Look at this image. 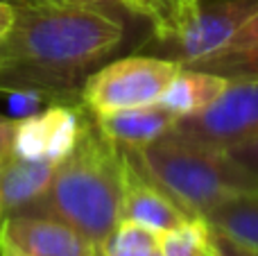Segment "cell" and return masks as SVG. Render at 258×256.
I'll return each instance as SVG.
<instances>
[{
    "label": "cell",
    "instance_id": "obj_1",
    "mask_svg": "<svg viewBox=\"0 0 258 256\" xmlns=\"http://www.w3.org/2000/svg\"><path fill=\"white\" fill-rule=\"evenodd\" d=\"M122 36V23L98 5H18L0 39V91L75 102L89 71Z\"/></svg>",
    "mask_w": 258,
    "mask_h": 256
},
{
    "label": "cell",
    "instance_id": "obj_2",
    "mask_svg": "<svg viewBox=\"0 0 258 256\" xmlns=\"http://www.w3.org/2000/svg\"><path fill=\"white\" fill-rule=\"evenodd\" d=\"M125 152L111 143L91 120L80 143L57 163L45 193L21 213L61 220L102 247L120 222Z\"/></svg>",
    "mask_w": 258,
    "mask_h": 256
},
{
    "label": "cell",
    "instance_id": "obj_3",
    "mask_svg": "<svg viewBox=\"0 0 258 256\" xmlns=\"http://www.w3.org/2000/svg\"><path fill=\"white\" fill-rule=\"evenodd\" d=\"M192 216L206 218L240 193H258V177L229 152L168 132L143 150H122Z\"/></svg>",
    "mask_w": 258,
    "mask_h": 256
},
{
    "label": "cell",
    "instance_id": "obj_4",
    "mask_svg": "<svg viewBox=\"0 0 258 256\" xmlns=\"http://www.w3.org/2000/svg\"><path fill=\"white\" fill-rule=\"evenodd\" d=\"M181 63L154 54H132L91 73L82 84V104L93 116L156 104Z\"/></svg>",
    "mask_w": 258,
    "mask_h": 256
},
{
    "label": "cell",
    "instance_id": "obj_5",
    "mask_svg": "<svg viewBox=\"0 0 258 256\" xmlns=\"http://www.w3.org/2000/svg\"><path fill=\"white\" fill-rule=\"evenodd\" d=\"M174 134L231 152L258 139V82H229L218 100L195 116L179 118Z\"/></svg>",
    "mask_w": 258,
    "mask_h": 256
},
{
    "label": "cell",
    "instance_id": "obj_6",
    "mask_svg": "<svg viewBox=\"0 0 258 256\" xmlns=\"http://www.w3.org/2000/svg\"><path fill=\"white\" fill-rule=\"evenodd\" d=\"M254 14H258V0H202L195 23L183 34L174 39H154L141 50L186 66L220 52Z\"/></svg>",
    "mask_w": 258,
    "mask_h": 256
},
{
    "label": "cell",
    "instance_id": "obj_7",
    "mask_svg": "<svg viewBox=\"0 0 258 256\" xmlns=\"http://www.w3.org/2000/svg\"><path fill=\"white\" fill-rule=\"evenodd\" d=\"M91 120L82 102H52L45 111L16 120L12 152L23 159L59 163L75 150Z\"/></svg>",
    "mask_w": 258,
    "mask_h": 256
},
{
    "label": "cell",
    "instance_id": "obj_8",
    "mask_svg": "<svg viewBox=\"0 0 258 256\" xmlns=\"http://www.w3.org/2000/svg\"><path fill=\"white\" fill-rule=\"evenodd\" d=\"M0 256H100V247L61 220L12 213L0 220Z\"/></svg>",
    "mask_w": 258,
    "mask_h": 256
},
{
    "label": "cell",
    "instance_id": "obj_9",
    "mask_svg": "<svg viewBox=\"0 0 258 256\" xmlns=\"http://www.w3.org/2000/svg\"><path fill=\"white\" fill-rule=\"evenodd\" d=\"M192 218L197 216H192L186 207H181L154 177H150V172L143 170L125 152L120 222H136L156 234H165V231L190 222Z\"/></svg>",
    "mask_w": 258,
    "mask_h": 256
},
{
    "label": "cell",
    "instance_id": "obj_10",
    "mask_svg": "<svg viewBox=\"0 0 258 256\" xmlns=\"http://www.w3.org/2000/svg\"><path fill=\"white\" fill-rule=\"evenodd\" d=\"M98 130L120 150H143L172 132L179 118L165 107L147 104V107L122 109V111L93 116Z\"/></svg>",
    "mask_w": 258,
    "mask_h": 256
},
{
    "label": "cell",
    "instance_id": "obj_11",
    "mask_svg": "<svg viewBox=\"0 0 258 256\" xmlns=\"http://www.w3.org/2000/svg\"><path fill=\"white\" fill-rule=\"evenodd\" d=\"M57 163L23 159L9 150L0 159V220L21 213L45 193Z\"/></svg>",
    "mask_w": 258,
    "mask_h": 256
},
{
    "label": "cell",
    "instance_id": "obj_12",
    "mask_svg": "<svg viewBox=\"0 0 258 256\" xmlns=\"http://www.w3.org/2000/svg\"><path fill=\"white\" fill-rule=\"evenodd\" d=\"M227 86L229 80H224V77L181 66V71L174 75L165 93L161 95L159 104L168 109L170 113H174L177 118L195 116V113L204 111L206 107H211Z\"/></svg>",
    "mask_w": 258,
    "mask_h": 256
},
{
    "label": "cell",
    "instance_id": "obj_13",
    "mask_svg": "<svg viewBox=\"0 0 258 256\" xmlns=\"http://www.w3.org/2000/svg\"><path fill=\"white\" fill-rule=\"evenodd\" d=\"M202 0H125L122 7L147 18L154 39H174L195 23Z\"/></svg>",
    "mask_w": 258,
    "mask_h": 256
},
{
    "label": "cell",
    "instance_id": "obj_14",
    "mask_svg": "<svg viewBox=\"0 0 258 256\" xmlns=\"http://www.w3.org/2000/svg\"><path fill=\"white\" fill-rule=\"evenodd\" d=\"M213 229L258 249V193H240L204 218Z\"/></svg>",
    "mask_w": 258,
    "mask_h": 256
},
{
    "label": "cell",
    "instance_id": "obj_15",
    "mask_svg": "<svg viewBox=\"0 0 258 256\" xmlns=\"http://www.w3.org/2000/svg\"><path fill=\"white\" fill-rule=\"evenodd\" d=\"M100 256H163L161 234L136 222H118L100 247Z\"/></svg>",
    "mask_w": 258,
    "mask_h": 256
},
{
    "label": "cell",
    "instance_id": "obj_16",
    "mask_svg": "<svg viewBox=\"0 0 258 256\" xmlns=\"http://www.w3.org/2000/svg\"><path fill=\"white\" fill-rule=\"evenodd\" d=\"M186 66L195 68V71L213 73V75H220L229 82H258V45L215 52L186 63Z\"/></svg>",
    "mask_w": 258,
    "mask_h": 256
},
{
    "label": "cell",
    "instance_id": "obj_17",
    "mask_svg": "<svg viewBox=\"0 0 258 256\" xmlns=\"http://www.w3.org/2000/svg\"><path fill=\"white\" fill-rule=\"evenodd\" d=\"M163 256H215L211 225L204 218H192L190 222L161 234Z\"/></svg>",
    "mask_w": 258,
    "mask_h": 256
},
{
    "label": "cell",
    "instance_id": "obj_18",
    "mask_svg": "<svg viewBox=\"0 0 258 256\" xmlns=\"http://www.w3.org/2000/svg\"><path fill=\"white\" fill-rule=\"evenodd\" d=\"M211 236H213V245H215V249H218L220 256H258L256 247H249V245H245V243H238V240L229 238L227 234L213 229V227H211Z\"/></svg>",
    "mask_w": 258,
    "mask_h": 256
},
{
    "label": "cell",
    "instance_id": "obj_19",
    "mask_svg": "<svg viewBox=\"0 0 258 256\" xmlns=\"http://www.w3.org/2000/svg\"><path fill=\"white\" fill-rule=\"evenodd\" d=\"M251 45H258V14H254V16L233 34V39L229 41L220 52H227V50H242V48H251Z\"/></svg>",
    "mask_w": 258,
    "mask_h": 256
},
{
    "label": "cell",
    "instance_id": "obj_20",
    "mask_svg": "<svg viewBox=\"0 0 258 256\" xmlns=\"http://www.w3.org/2000/svg\"><path fill=\"white\" fill-rule=\"evenodd\" d=\"M229 154H231L242 168H247L254 177H258V139L240 145V148H233Z\"/></svg>",
    "mask_w": 258,
    "mask_h": 256
},
{
    "label": "cell",
    "instance_id": "obj_21",
    "mask_svg": "<svg viewBox=\"0 0 258 256\" xmlns=\"http://www.w3.org/2000/svg\"><path fill=\"white\" fill-rule=\"evenodd\" d=\"M12 23H14V7L7 3H0V39L9 32Z\"/></svg>",
    "mask_w": 258,
    "mask_h": 256
},
{
    "label": "cell",
    "instance_id": "obj_22",
    "mask_svg": "<svg viewBox=\"0 0 258 256\" xmlns=\"http://www.w3.org/2000/svg\"><path fill=\"white\" fill-rule=\"evenodd\" d=\"M14 130H16V125L12 127V130H3L0 132V159L5 157V154L12 150V139H14Z\"/></svg>",
    "mask_w": 258,
    "mask_h": 256
},
{
    "label": "cell",
    "instance_id": "obj_23",
    "mask_svg": "<svg viewBox=\"0 0 258 256\" xmlns=\"http://www.w3.org/2000/svg\"><path fill=\"white\" fill-rule=\"evenodd\" d=\"M68 5H125V0H66Z\"/></svg>",
    "mask_w": 258,
    "mask_h": 256
},
{
    "label": "cell",
    "instance_id": "obj_24",
    "mask_svg": "<svg viewBox=\"0 0 258 256\" xmlns=\"http://www.w3.org/2000/svg\"><path fill=\"white\" fill-rule=\"evenodd\" d=\"M14 125H16V120H12V118H5V116H0V132H3V130H12Z\"/></svg>",
    "mask_w": 258,
    "mask_h": 256
},
{
    "label": "cell",
    "instance_id": "obj_25",
    "mask_svg": "<svg viewBox=\"0 0 258 256\" xmlns=\"http://www.w3.org/2000/svg\"><path fill=\"white\" fill-rule=\"evenodd\" d=\"M30 3H41V5H61L66 0H30Z\"/></svg>",
    "mask_w": 258,
    "mask_h": 256
},
{
    "label": "cell",
    "instance_id": "obj_26",
    "mask_svg": "<svg viewBox=\"0 0 258 256\" xmlns=\"http://www.w3.org/2000/svg\"><path fill=\"white\" fill-rule=\"evenodd\" d=\"M0 3H7V5H12V7H18V5H25V3H30V0H0Z\"/></svg>",
    "mask_w": 258,
    "mask_h": 256
},
{
    "label": "cell",
    "instance_id": "obj_27",
    "mask_svg": "<svg viewBox=\"0 0 258 256\" xmlns=\"http://www.w3.org/2000/svg\"><path fill=\"white\" fill-rule=\"evenodd\" d=\"M215 256H220V254H218V249H215Z\"/></svg>",
    "mask_w": 258,
    "mask_h": 256
}]
</instances>
